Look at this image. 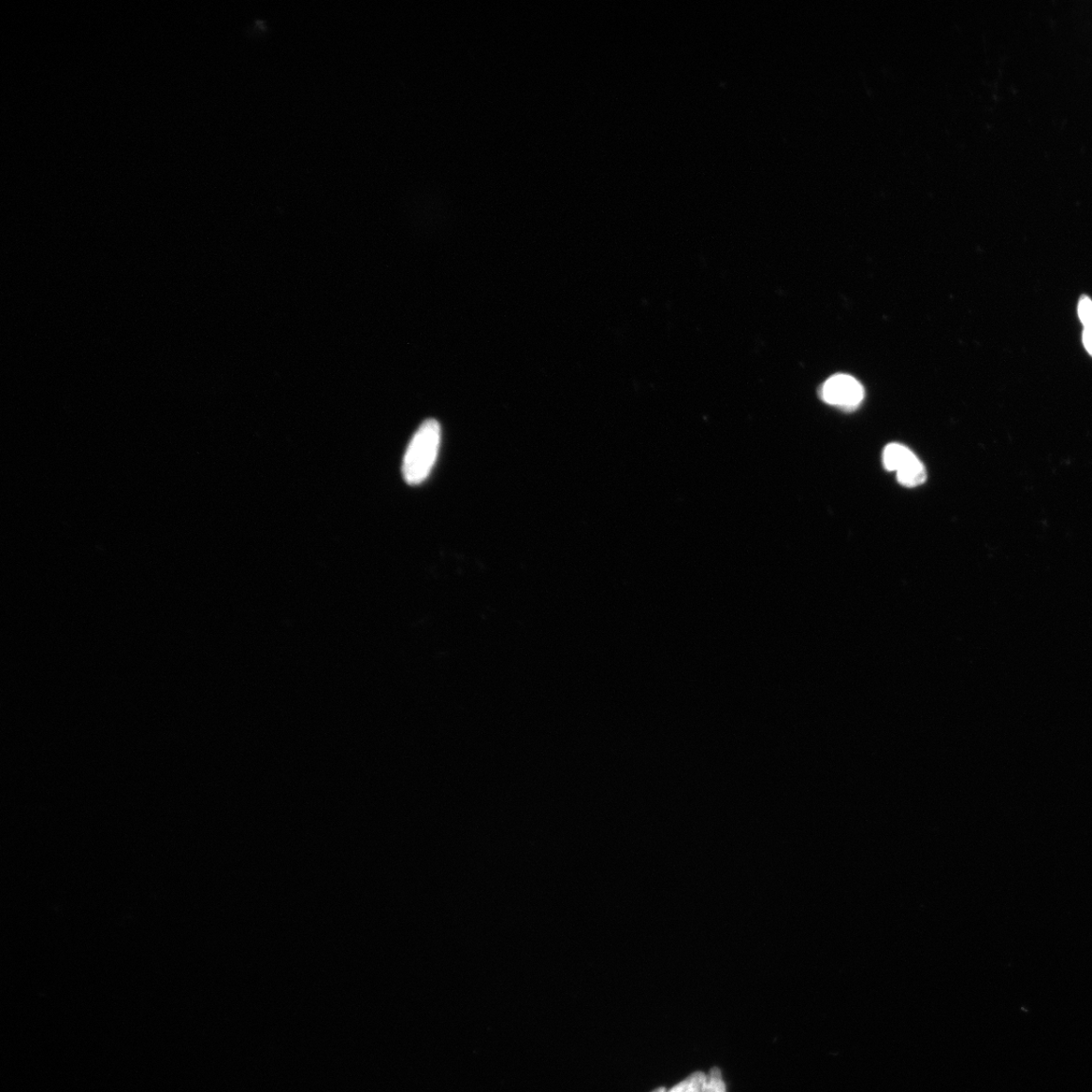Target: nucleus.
I'll return each instance as SVG.
<instances>
[{
    "label": "nucleus",
    "mask_w": 1092,
    "mask_h": 1092,
    "mask_svg": "<svg viewBox=\"0 0 1092 1092\" xmlns=\"http://www.w3.org/2000/svg\"><path fill=\"white\" fill-rule=\"evenodd\" d=\"M441 443V427L436 420H426L414 435L406 451L404 480L412 486L423 483L433 470Z\"/></svg>",
    "instance_id": "obj_1"
},
{
    "label": "nucleus",
    "mask_w": 1092,
    "mask_h": 1092,
    "mask_svg": "<svg viewBox=\"0 0 1092 1092\" xmlns=\"http://www.w3.org/2000/svg\"><path fill=\"white\" fill-rule=\"evenodd\" d=\"M864 395V387L855 378L847 375L829 378L821 390V397L826 403L847 411L858 408Z\"/></svg>",
    "instance_id": "obj_3"
},
{
    "label": "nucleus",
    "mask_w": 1092,
    "mask_h": 1092,
    "mask_svg": "<svg viewBox=\"0 0 1092 1092\" xmlns=\"http://www.w3.org/2000/svg\"><path fill=\"white\" fill-rule=\"evenodd\" d=\"M652 1092H667V1090L665 1087H659V1088L655 1089Z\"/></svg>",
    "instance_id": "obj_8"
},
{
    "label": "nucleus",
    "mask_w": 1092,
    "mask_h": 1092,
    "mask_svg": "<svg viewBox=\"0 0 1092 1092\" xmlns=\"http://www.w3.org/2000/svg\"><path fill=\"white\" fill-rule=\"evenodd\" d=\"M1079 315L1084 328L1092 326V300L1089 298L1083 297L1080 300Z\"/></svg>",
    "instance_id": "obj_6"
},
{
    "label": "nucleus",
    "mask_w": 1092,
    "mask_h": 1092,
    "mask_svg": "<svg viewBox=\"0 0 1092 1092\" xmlns=\"http://www.w3.org/2000/svg\"><path fill=\"white\" fill-rule=\"evenodd\" d=\"M707 1085L708 1075L699 1071L689 1075L685 1081L667 1092H706Z\"/></svg>",
    "instance_id": "obj_4"
},
{
    "label": "nucleus",
    "mask_w": 1092,
    "mask_h": 1092,
    "mask_svg": "<svg viewBox=\"0 0 1092 1092\" xmlns=\"http://www.w3.org/2000/svg\"><path fill=\"white\" fill-rule=\"evenodd\" d=\"M1083 344L1088 353L1092 356V326L1084 328Z\"/></svg>",
    "instance_id": "obj_7"
},
{
    "label": "nucleus",
    "mask_w": 1092,
    "mask_h": 1092,
    "mask_svg": "<svg viewBox=\"0 0 1092 1092\" xmlns=\"http://www.w3.org/2000/svg\"><path fill=\"white\" fill-rule=\"evenodd\" d=\"M884 466L897 473L898 482L905 486H916L925 483L927 471L915 454L904 445H887L883 454Z\"/></svg>",
    "instance_id": "obj_2"
},
{
    "label": "nucleus",
    "mask_w": 1092,
    "mask_h": 1092,
    "mask_svg": "<svg viewBox=\"0 0 1092 1092\" xmlns=\"http://www.w3.org/2000/svg\"><path fill=\"white\" fill-rule=\"evenodd\" d=\"M706 1092H726V1086L723 1080L722 1071L717 1067L712 1068L708 1075V1085Z\"/></svg>",
    "instance_id": "obj_5"
}]
</instances>
